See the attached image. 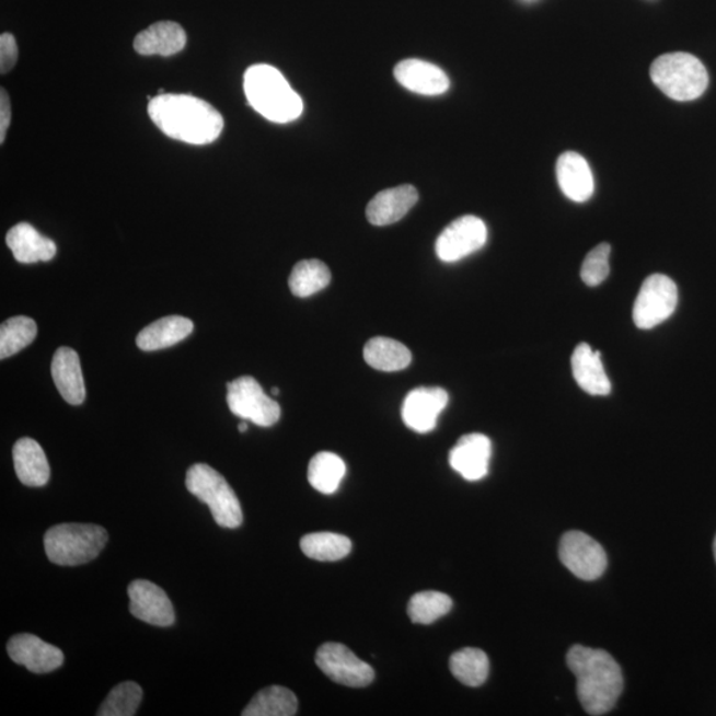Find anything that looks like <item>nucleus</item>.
I'll return each mask as SVG.
<instances>
[{
  "instance_id": "1",
  "label": "nucleus",
  "mask_w": 716,
  "mask_h": 716,
  "mask_svg": "<svg viewBox=\"0 0 716 716\" xmlns=\"http://www.w3.org/2000/svg\"><path fill=\"white\" fill-rule=\"evenodd\" d=\"M148 113L163 134L192 146L216 141L224 127L221 113L190 94H159L150 100Z\"/></svg>"
},
{
  "instance_id": "2",
  "label": "nucleus",
  "mask_w": 716,
  "mask_h": 716,
  "mask_svg": "<svg viewBox=\"0 0 716 716\" xmlns=\"http://www.w3.org/2000/svg\"><path fill=\"white\" fill-rule=\"evenodd\" d=\"M567 663L577 680V695L589 715H604L615 706L624 690L620 665L609 653L587 646H571Z\"/></svg>"
},
{
  "instance_id": "3",
  "label": "nucleus",
  "mask_w": 716,
  "mask_h": 716,
  "mask_svg": "<svg viewBox=\"0 0 716 716\" xmlns=\"http://www.w3.org/2000/svg\"><path fill=\"white\" fill-rule=\"evenodd\" d=\"M244 93L249 104L269 122L287 124L303 113V100L295 92L278 69L257 65L244 74Z\"/></svg>"
},
{
  "instance_id": "4",
  "label": "nucleus",
  "mask_w": 716,
  "mask_h": 716,
  "mask_svg": "<svg viewBox=\"0 0 716 716\" xmlns=\"http://www.w3.org/2000/svg\"><path fill=\"white\" fill-rule=\"evenodd\" d=\"M106 543L108 532L94 524H59L44 535L47 557L61 567H77L94 561Z\"/></svg>"
},
{
  "instance_id": "5",
  "label": "nucleus",
  "mask_w": 716,
  "mask_h": 716,
  "mask_svg": "<svg viewBox=\"0 0 716 716\" xmlns=\"http://www.w3.org/2000/svg\"><path fill=\"white\" fill-rule=\"evenodd\" d=\"M650 77L666 96L675 102H693L708 86V73L703 62L686 53L659 56L650 67Z\"/></svg>"
},
{
  "instance_id": "6",
  "label": "nucleus",
  "mask_w": 716,
  "mask_h": 716,
  "mask_svg": "<svg viewBox=\"0 0 716 716\" xmlns=\"http://www.w3.org/2000/svg\"><path fill=\"white\" fill-rule=\"evenodd\" d=\"M188 493L209 506L213 520L222 529L235 530L243 523L241 504L228 481L209 466L197 463L186 474Z\"/></svg>"
},
{
  "instance_id": "7",
  "label": "nucleus",
  "mask_w": 716,
  "mask_h": 716,
  "mask_svg": "<svg viewBox=\"0 0 716 716\" xmlns=\"http://www.w3.org/2000/svg\"><path fill=\"white\" fill-rule=\"evenodd\" d=\"M678 288L669 276L655 274L640 287L633 308L634 324L639 330L656 328L677 310Z\"/></svg>"
},
{
  "instance_id": "8",
  "label": "nucleus",
  "mask_w": 716,
  "mask_h": 716,
  "mask_svg": "<svg viewBox=\"0 0 716 716\" xmlns=\"http://www.w3.org/2000/svg\"><path fill=\"white\" fill-rule=\"evenodd\" d=\"M228 405L234 416L262 427L274 426L281 416L278 402L268 397L259 382L250 376L228 384Z\"/></svg>"
},
{
  "instance_id": "9",
  "label": "nucleus",
  "mask_w": 716,
  "mask_h": 716,
  "mask_svg": "<svg viewBox=\"0 0 716 716\" xmlns=\"http://www.w3.org/2000/svg\"><path fill=\"white\" fill-rule=\"evenodd\" d=\"M558 556L564 567L584 581L600 579L608 567L604 548L594 539L580 531L564 533Z\"/></svg>"
},
{
  "instance_id": "10",
  "label": "nucleus",
  "mask_w": 716,
  "mask_h": 716,
  "mask_svg": "<svg viewBox=\"0 0 716 716\" xmlns=\"http://www.w3.org/2000/svg\"><path fill=\"white\" fill-rule=\"evenodd\" d=\"M319 669L333 682L348 688H367L374 680L372 666L361 661L347 646L328 643L316 653Z\"/></svg>"
},
{
  "instance_id": "11",
  "label": "nucleus",
  "mask_w": 716,
  "mask_h": 716,
  "mask_svg": "<svg viewBox=\"0 0 716 716\" xmlns=\"http://www.w3.org/2000/svg\"><path fill=\"white\" fill-rule=\"evenodd\" d=\"M486 242L485 222L474 216H464L451 222L438 236L436 253L442 262L454 263L476 253Z\"/></svg>"
},
{
  "instance_id": "12",
  "label": "nucleus",
  "mask_w": 716,
  "mask_h": 716,
  "mask_svg": "<svg viewBox=\"0 0 716 716\" xmlns=\"http://www.w3.org/2000/svg\"><path fill=\"white\" fill-rule=\"evenodd\" d=\"M129 611L136 619L154 626H171L175 621L174 608L165 590L148 580L129 584Z\"/></svg>"
},
{
  "instance_id": "13",
  "label": "nucleus",
  "mask_w": 716,
  "mask_h": 716,
  "mask_svg": "<svg viewBox=\"0 0 716 716\" xmlns=\"http://www.w3.org/2000/svg\"><path fill=\"white\" fill-rule=\"evenodd\" d=\"M448 402L449 394L442 388L414 389L402 405V419L409 429L424 435L436 429L439 414Z\"/></svg>"
},
{
  "instance_id": "14",
  "label": "nucleus",
  "mask_w": 716,
  "mask_h": 716,
  "mask_svg": "<svg viewBox=\"0 0 716 716\" xmlns=\"http://www.w3.org/2000/svg\"><path fill=\"white\" fill-rule=\"evenodd\" d=\"M12 661L36 674L51 673L65 662V655L54 645L44 643L34 634H18L8 644Z\"/></svg>"
},
{
  "instance_id": "15",
  "label": "nucleus",
  "mask_w": 716,
  "mask_h": 716,
  "mask_svg": "<svg viewBox=\"0 0 716 716\" xmlns=\"http://www.w3.org/2000/svg\"><path fill=\"white\" fill-rule=\"evenodd\" d=\"M493 444L486 436H463L450 451L449 462L452 470L470 482L481 481L488 474Z\"/></svg>"
},
{
  "instance_id": "16",
  "label": "nucleus",
  "mask_w": 716,
  "mask_h": 716,
  "mask_svg": "<svg viewBox=\"0 0 716 716\" xmlns=\"http://www.w3.org/2000/svg\"><path fill=\"white\" fill-rule=\"evenodd\" d=\"M394 77L402 86L424 96H439L448 92L450 80L441 68L418 59H407L394 68Z\"/></svg>"
},
{
  "instance_id": "17",
  "label": "nucleus",
  "mask_w": 716,
  "mask_h": 716,
  "mask_svg": "<svg viewBox=\"0 0 716 716\" xmlns=\"http://www.w3.org/2000/svg\"><path fill=\"white\" fill-rule=\"evenodd\" d=\"M558 186L565 197L582 204L593 196L594 178L589 163L579 153L565 152L556 163Z\"/></svg>"
},
{
  "instance_id": "18",
  "label": "nucleus",
  "mask_w": 716,
  "mask_h": 716,
  "mask_svg": "<svg viewBox=\"0 0 716 716\" xmlns=\"http://www.w3.org/2000/svg\"><path fill=\"white\" fill-rule=\"evenodd\" d=\"M418 203L417 188L402 185L377 194L367 207L368 221L374 226H388L401 221Z\"/></svg>"
},
{
  "instance_id": "19",
  "label": "nucleus",
  "mask_w": 716,
  "mask_h": 716,
  "mask_svg": "<svg viewBox=\"0 0 716 716\" xmlns=\"http://www.w3.org/2000/svg\"><path fill=\"white\" fill-rule=\"evenodd\" d=\"M5 243L15 259L23 265L53 261L58 253L53 239L43 236L34 226L24 222L18 223L8 232Z\"/></svg>"
},
{
  "instance_id": "20",
  "label": "nucleus",
  "mask_w": 716,
  "mask_h": 716,
  "mask_svg": "<svg viewBox=\"0 0 716 716\" xmlns=\"http://www.w3.org/2000/svg\"><path fill=\"white\" fill-rule=\"evenodd\" d=\"M51 373L56 388L69 405H81L85 400V385L77 350L61 347L55 351Z\"/></svg>"
},
{
  "instance_id": "21",
  "label": "nucleus",
  "mask_w": 716,
  "mask_h": 716,
  "mask_svg": "<svg viewBox=\"0 0 716 716\" xmlns=\"http://www.w3.org/2000/svg\"><path fill=\"white\" fill-rule=\"evenodd\" d=\"M570 362L577 385L584 392L590 395H608L612 392L600 351L593 350L586 343L579 344L571 355Z\"/></svg>"
},
{
  "instance_id": "22",
  "label": "nucleus",
  "mask_w": 716,
  "mask_h": 716,
  "mask_svg": "<svg viewBox=\"0 0 716 716\" xmlns=\"http://www.w3.org/2000/svg\"><path fill=\"white\" fill-rule=\"evenodd\" d=\"M15 473L24 486H46L51 475L46 452L42 446L31 438H22L12 450Z\"/></svg>"
},
{
  "instance_id": "23",
  "label": "nucleus",
  "mask_w": 716,
  "mask_h": 716,
  "mask_svg": "<svg viewBox=\"0 0 716 716\" xmlns=\"http://www.w3.org/2000/svg\"><path fill=\"white\" fill-rule=\"evenodd\" d=\"M187 43L185 30L175 22H159L143 30L135 39V49L143 56H173Z\"/></svg>"
},
{
  "instance_id": "24",
  "label": "nucleus",
  "mask_w": 716,
  "mask_h": 716,
  "mask_svg": "<svg viewBox=\"0 0 716 716\" xmlns=\"http://www.w3.org/2000/svg\"><path fill=\"white\" fill-rule=\"evenodd\" d=\"M194 324L184 316H166L157 320L143 328L136 338L137 347L141 350L153 351L173 347L192 335Z\"/></svg>"
},
{
  "instance_id": "25",
  "label": "nucleus",
  "mask_w": 716,
  "mask_h": 716,
  "mask_svg": "<svg viewBox=\"0 0 716 716\" xmlns=\"http://www.w3.org/2000/svg\"><path fill=\"white\" fill-rule=\"evenodd\" d=\"M368 366L381 372H399L411 366L412 351L404 344L389 337H373L363 348Z\"/></svg>"
},
{
  "instance_id": "26",
  "label": "nucleus",
  "mask_w": 716,
  "mask_h": 716,
  "mask_svg": "<svg viewBox=\"0 0 716 716\" xmlns=\"http://www.w3.org/2000/svg\"><path fill=\"white\" fill-rule=\"evenodd\" d=\"M347 473V466L340 457L333 452H319L308 466V482L319 493L331 495L336 493Z\"/></svg>"
},
{
  "instance_id": "27",
  "label": "nucleus",
  "mask_w": 716,
  "mask_h": 716,
  "mask_svg": "<svg viewBox=\"0 0 716 716\" xmlns=\"http://www.w3.org/2000/svg\"><path fill=\"white\" fill-rule=\"evenodd\" d=\"M298 712V698L291 690L281 686L266 688L257 693L243 716H292Z\"/></svg>"
},
{
  "instance_id": "28",
  "label": "nucleus",
  "mask_w": 716,
  "mask_h": 716,
  "mask_svg": "<svg viewBox=\"0 0 716 716\" xmlns=\"http://www.w3.org/2000/svg\"><path fill=\"white\" fill-rule=\"evenodd\" d=\"M331 278L330 268L322 261H301L293 267L288 285L295 297L310 298L328 287Z\"/></svg>"
},
{
  "instance_id": "29",
  "label": "nucleus",
  "mask_w": 716,
  "mask_h": 716,
  "mask_svg": "<svg viewBox=\"0 0 716 716\" xmlns=\"http://www.w3.org/2000/svg\"><path fill=\"white\" fill-rule=\"evenodd\" d=\"M450 670L451 674L466 686L480 688L488 677V657L481 649L464 648L451 656Z\"/></svg>"
},
{
  "instance_id": "30",
  "label": "nucleus",
  "mask_w": 716,
  "mask_h": 716,
  "mask_svg": "<svg viewBox=\"0 0 716 716\" xmlns=\"http://www.w3.org/2000/svg\"><path fill=\"white\" fill-rule=\"evenodd\" d=\"M300 548L313 561L337 562L349 555L351 543L347 536L338 533L316 532L301 539Z\"/></svg>"
},
{
  "instance_id": "31",
  "label": "nucleus",
  "mask_w": 716,
  "mask_h": 716,
  "mask_svg": "<svg viewBox=\"0 0 716 716\" xmlns=\"http://www.w3.org/2000/svg\"><path fill=\"white\" fill-rule=\"evenodd\" d=\"M37 325L27 316H15L0 326V358H9L35 340Z\"/></svg>"
},
{
  "instance_id": "32",
  "label": "nucleus",
  "mask_w": 716,
  "mask_h": 716,
  "mask_svg": "<svg viewBox=\"0 0 716 716\" xmlns=\"http://www.w3.org/2000/svg\"><path fill=\"white\" fill-rule=\"evenodd\" d=\"M452 608V600L441 592H419L412 597L407 613L414 624L430 625L448 614Z\"/></svg>"
},
{
  "instance_id": "33",
  "label": "nucleus",
  "mask_w": 716,
  "mask_h": 716,
  "mask_svg": "<svg viewBox=\"0 0 716 716\" xmlns=\"http://www.w3.org/2000/svg\"><path fill=\"white\" fill-rule=\"evenodd\" d=\"M142 689L136 682H123L111 690L102 706L99 716H134L141 705Z\"/></svg>"
},
{
  "instance_id": "34",
  "label": "nucleus",
  "mask_w": 716,
  "mask_h": 716,
  "mask_svg": "<svg viewBox=\"0 0 716 716\" xmlns=\"http://www.w3.org/2000/svg\"><path fill=\"white\" fill-rule=\"evenodd\" d=\"M611 251L608 243H601L587 255L581 267V279L587 286L596 287L607 280L611 273V266H609Z\"/></svg>"
},
{
  "instance_id": "35",
  "label": "nucleus",
  "mask_w": 716,
  "mask_h": 716,
  "mask_svg": "<svg viewBox=\"0 0 716 716\" xmlns=\"http://www.w3.org/2000/svg\"><path fill=\"white\" fill-rule=\"evenodd\" d=\"M18 44L11 34L0 36V72L8 73L16 65Z\"/></svg>"
},
{
  "instance_id": "36",
  "label": "nucleus",
  "mask_w": 716,
  "mask_h": 716,
  "mask_svg": "<svg viewBox=\"0 0 716 716\" xmlns=\"http://www.w3.org/2000/svg\"><path fill=\"white\" fill-rule=\"evenodd\" d=\"M11 123V103L9 93L2 90L0 92V142H4L5 134Z\"/></svg>"
},
{
  "instance_id": "37",
  "label": "nucleus",
  "mask_w": 716,
  "mask_h": 716,
  "mask_svg": "<svg viewBox=\"0 0 716 716\" xmlns=\"http://www.w3.org/2000/svg\"><path fill=\"white\" fill-rule=\"evenodd\" d=\"M238 429L241 432H246L249 429V425L246 423L239 424Z\"/></svg>"
},
{
  "instance_id": "38",
  "label": "nucleus",
  "mask_w": 716,
  "mask_h": 716,
  "mask_svg": "<svg viewBox=\"0 0 716 716\" xmlns=\"http://www.w3.org/2000/svg\"><path fill=\"white\" fill-rule=\"evenodd\" d=\"M273 394H274V395H278V394H279V389H278V388H274V389H273Z\"/></svg>"
},
{
  "instance_id": "39",
  "label": "nucleus",
  "mask_w": 716,
  "mask_h": 716,
  "mask_svg": "<svg viewBox=\"0 0 716 716\" xmlns=\"http://www.w3.org/2000/svg\"><path fill=\"white\" fill-rule=\"evenodd\" d=\"M714 556H715V562H716V536H715V540H714Z\"/></svg>"
}]
</instances>
